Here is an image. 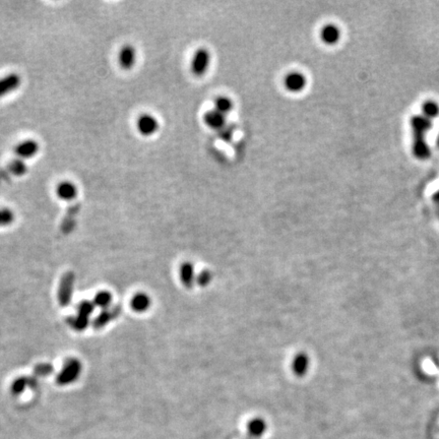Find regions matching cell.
I'll return each mask as SVG.
<instances>
[{"label":"cell","instance_id":"1","mask_svg":"<svg viewBox=\"0 0 439 439\" xmlns=\"http://www.w3.org/2000/svg\"><path fill=\"white\" fill-rule=\"evenodd\" d=\"M432 121L425 118L423 115H414L410 120L412 129V153L413 156L424 161L430 158L431 150L427 144V132L432 128Z\"/></svg>","mask_w":439,"mask_h":439},{"label":"cell","instance_id":"2","mask_svg":"<svg viewBox=\"0 0 439 439\" xmlns=\"http://www.w3.org/2000/svg\"><path fill=\"white\" fill-rule=\"evenodd\" d=\"M81 371H82V365L80 361L77 359H70L64 363L62 370L58 374L57 382L61 385L73 383L78 379Z\"/></svg>","mask_w":439,"mask_h":439},{"label":"cell","instance_id":"3","mask_svg":"<svg viewBox=\"0 0 439 439\" xmlns=\"http://www.w3.org/2000/svg\"><path fill=\"white\" fill-rule=\"evenodd\" d=\"M211 55L206 49L197 50L191 60V71L195 77H202L210 67Z\"/></svg>","mask_w":439,"mask_h":439},{"label":"cell","instance_id":"4","mask_svg":"<svg viewBox=\"0 0 439 439\" xmlns=\"http://www.w3.org/2000/svg\"><path fill=\"white\" fill-rule=\"evenodd\" d=\"M22 85L20 75L12 73L0 78V99L17 92Z\"/></svg>","mask_w":439,"mask_h":439},{"label":"cell","instance_id":"5","mask_svg":"<svg viewBox=\"0 0 439 439\" xmlns=\"http://www.w3.org/2000/svg\"><path fill=\"white\" fill-rule=\"evenodd\" d=\"M40 146L35 140H25L15 147V154L20 160H29L37 156Z\"/></svg>","mask_w":439,"mask_h":439},{"label":"cell","instance_id":"6","mask_svg":"<svg viewBox=\"0 0 439 439\" xmlns=\"http://www.w3.org/2000/svg\"><path fill=\"white\" fill-rule=\"evenodd\" d=\"M284 85L287 91L291 93H301L307 86V79L302 73L293 72L286 76L284 80Z\"/></svg>","mask_w":439,"mask_h":439},{"label":"cell","instance_id":"7","mask_svg":"<svg viewBox=\"0 0 439 439\" xmlns=\"http://www.w3.org/2000/svg\"><path fill=\"white\" fill-rule=\"evenodd\" d=\"M138 131L144 137H152L159 129V121L156 117L150 114H144L140 116L137 121Z\"/></svg>","mask_w":439,"mask_h":439},{"label":"cell","instance_id":"8","mask_svg":"<svg viewBox=\"0 0 439 439\" xmlns=\"http://www.w3.org/2000/svg\"><path fill=\"white\" fill-rule=\"evenodd\" d=\"M55 191L57 197L63 201H73L78 197L79 194L77 184L69 180H64L58 183Z\"/></svg>","mask_w":439,"mask_h":439},{"label":"cell","instance_id":"9","mask_svg":"<svg viewBox=\"0 0 439 439\" xmlns=\"http://www.w3.org/2000/svg\"><path fill=\"white\" fill-rule=\"evenodd\" d=\"M342 37L341 30L334 24H327L322 27L320 30V39L321 42L327 46L336 45Z\"/></svg>","mask_w":439,"mask_h":439},{"label":"cell","instance_id":"10","mask_svg":"<svg viewBox=\"0 0 439 439\" xmlns=\"http://www.w3.org/2000/svg\"><path fill=\"white\" fill-rule=\"evenodd\" d=\"M137 62V51L133 46L125 45L118 53L119 66L124 71L131 70Z\"/></svg>","mask_w":439,"mask_h":439},{"label":"cell","instance_id":"11","mask_svg":"<svg viewBox=\"0 0 439 439\" xmlns=\"http://www.w3.org/2000/svg\"><path fill=\"white\" fill-rule=\"evenodd\" d=\"M205 123L212 129L220 131L226 126V116L222 115L218 111L210 110L204 116Z\"/></svg>","mask_w":439,"mask_h":439},{"label":"cell","instance_id":"12","mask_svg":"<svg viewBox=\"0 0 439 439\" xmlns=\"http://www.w3.org/2000/svg\"><path fill=\"white\" fill-rule=\"evenodd\" d=\"M73 287H74V277L72 274H69L66 276H64L61 285H60V289H59V302L62 306H66L69 305L71 298H72V292H73Z\"/></svg>","mask_w":439,"mask_h":439},{"label":"cell","instance_id":"13","mask_svg":"<svg viewBox=\"0 0 439 439\" xmlns=\"http://www.w3.org/2000/svg\"><path fill=\"white\" fill-rule=\"evenodd\" d=\"M310 365V360L305 353L297 354L292 361V370L298 376H303L307 373Z\"/></svg>","mask_w":439,"mask_h":439},{"label":"cell","instance_id":"14","mask_svg":"<svg viewBox=\"0 0 439 439\" xmlns=\"http://www.w3.org/2000/svg\"><path fill=\"white\" fill-rule=\"evenodd\" d=\"M131 308L137 312H146L152 305L151 297L146 293H138L131 299Z\"/></svg>","mask_w":439,"mask_h":439},{"label":"cell","instance_id":"15","mask_svg":"<svg viewBox=\"0 0 439 439\" xmlns=\"http://www.w3.org/2000/svg\"><path fill=\"white\" fill-rule=\"evenodd\" d=\"M180 279L185 287L191 288L196 283L194 266L190 262H185L180 267Z\"/></svg>","mask_w":439,"mask_h":439},{"label":"cell","instance_id":"16","mask_svg":"<svg viewBox=\"0 0 439 439\" xmlns=\"http://www.w3.org/2000/svg\"><path fill=\"white\" fill-rule=\"evenodd\" d=\"M421 115L431 121L439 117V104L434 100H426L421 106Z\"/></svg>","mask_w":439,"mask_h":439},{"label":"cell","instance_id":"17","mask_svg":"<svg viewBox=\"0 0 439 439\" xmlns=\"http://www.w3.org/2000/svg\"><path fill=\"white\" fill-rule=\"evenodd\" d=\"M267 425L262 418H254L248 423V432L254 437L262 436L266 431Z\"/></svg>","mask_w":439,"mask_h":439},{"label":"cell","instance_id":"18","mask_svg":"<svg viewBox=\"0 0 439 439\" xmlns=\"http://www.w3.org/2000/svg\"><path fill=\"white\" fill-rule=\"evenodd\" d=\"M233 102L227 97H219L215 101V110L224 116H227L233 110Z\"/></svg>","mask_w":439,"mask_h":439},{"label":"cell","instance_id":"19","mask_svg":"<svg viewBox=\"0 0 439 439\" xmlns=\"http://www.w3.org/2000/svg\"><path fill=\"white\" fill-rule=\"evenodd\" d=\"M111 303H112V295L107 291H101L97 293V295L94 298L95 306L103 308L104 310L107 309L111 305Z\"/></svg>","mask_w":439,"mask_h":439},{"label":"cell","instance_id":"20","mask_svg":"<svg viewBox=\"0 0 439 439\" xmlns=\"http://www.w3.org/2000/svg\"><path fill=\"white\" fill-rule=\"evenodd\" d=\"M69 322L76 330L81 331V330H85L88 327V325L90 323V318L78 314L75 317H71Z\"/></svg>","mask_w":439,"mask_h":439},{"label":"cell","instance_id":"21","mask_svg":"<svg viewBox=\"0 0 439 439\" xmlns=\"http://www.w3.org/2000/svg\"><path fill=\"white\" fill-rule=\"evenodd\" d=\"M115 316L114 311L110 312L108 309H105L94 321V326L96 328H101L103 326H105L113 317Z\"/></svg>","mask_w":439,"mask_h":439},{"label":"cell","instance_id":"22","mask_svg":"<svg viewBox=\"0 0 439 439\" xmlns=\"http://www.w3.org/2000/svg\"><path fill=\"white\" fill-rule=\"evenodd\" d=\"M15 214L10 209H0V227H7L14 223Z\"/></svg>","mask_w":439,"mask_h":439},{"label":"cell","instance_id":"23","mask_svg":"<svg viewBox=\"0 0 439 439\" xmlns=\"http://www.w3.org/2000/svg\"><path fill=\"white\" fill-rule=\"evenodd\" d=\"M94 309H95V304H94V302H91V301H82L80 304H79V307H78V311H79V315H82V316H85V317H89L90 318V316H91V314L94 312Z\"/></svg>","mask_w":439,"mask_h":439},{"label":"cell","instance_id":"24","mask_svg":"<svg viewBox=\"0 0 439 439\" xmlns=\"http://www.w3.org/2000/svg\"><path fill=\"white\" fill-rule=\"evenodd\" d=\"M28 385H29V378L21 377L15 380V382L12 385V390L15 394H20L26 389Z\"/></svg>","mask_w":439,"mask_h":439},{"label":"cell","instance_id":"25","mask_svg":"<svg viewBox=\"0 0 439 439\" xmlns=\"http://www.w3.org/2000/svg\"><path fill=\"white\" fill-rule=\"evenodd\" d=\"M11 168H12V172L17 176H22L27 172V165L23 162V160L20 159L18 161L13 162Z\"/></svg>","mask_w":439,"mask_h":439},{"label":"cell","instance_id":"26","mask_svg":"<svg viewBox=\"0 0 439 439\" xmlns=\"http://www.w3.org/2000/svg\"><path fill=\"white\" fill-rule=\"evenodd\" d=\"M212 279V274L209 271H204L196 277V283L200 286H208L211 283Z\"/></svg>","mask_w":439,"mask_h":439},{"label":"cell","instance_id":"27","mask_svg":"<svg viewBox=\"0 0 439 439\" xmlns=\"http://www.w3.org/2000/svg\"><path fill=\"white\" fill-rule=\"evenodd\" d=\"M52 371H53V367L50 364H41V365H38L35 369L36 374L40 375V376H46V375L50 374Z\"/></svg>","mask_w":439,"mask_h":439},{"label":"cell","instance_id":"28","mask_svg":"<svg viewBox=\"0 0 439 439\" xmlns=\"http://www.w3.org/2000/svg\"><path fill=\"white\" fill-rule=\"evenodd\" d=\"M219 132H220V137H221V139L224 140V141H226V142H228V141H230V140L232 139L233 131H232V129L229 128V127L227 128V127L225 126V127L222 128Z\"/></svg>","mask_w":439,"mask_h":439},{"label":"cell","instance_id":"29","mask_svg":"<svg viewBox=\"0 0 439 439\" xmlns=\"http://www.w3.org/2000/svg\"><path fill=\"white\" fill-rule=\"evenodd\" d=\"M436 146L439 148V136H438L437 139H436Z\"/></svg>","mask_w":439,"mask_h":439}]
</instances>
